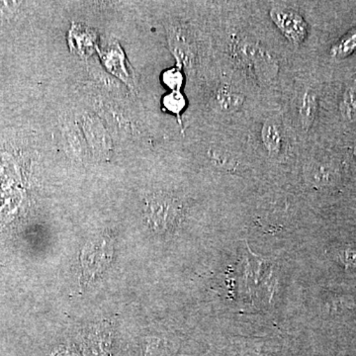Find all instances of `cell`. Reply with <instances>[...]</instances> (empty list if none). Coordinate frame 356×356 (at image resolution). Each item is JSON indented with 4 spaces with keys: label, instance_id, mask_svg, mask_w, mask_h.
Here are the masks:
<instances>
[{
    "label": "cell",
    "instance_id": "cell-8",
    "mask_svg": "<svg viewBox=\"0 0 356 356\" xmlns=\"http://www.w3.org/2000/svg\"><path fill=\"white\" fill-rule=\"evenodd\" d=\"M341 116L348 122L356 121V81L350 83L344 90L339 104Z\"/></svg>",
    "mask_w": 356,
    "mask_h": 356
},
{
    "label": "cell",
    "instance_id": "cell-4",
    "mask_svg": "<svg viewBox=\"0 0 356 356\" xmlns=\"http://www.w3.org/2000/svg\"><path fill=\"white\" fill-rule=\"evenodd\" d=\"M318 96L315 91L307 89L302 96L299 107V118L303 130H310L318 113Z\"/></svg>",
    "mask_w": 356,
    "mask_h": 356
},
{
    "label": "cell",
    "instance_id": "cell-11",
    "mask_svg": "<svg viewBox=\"0 0 356 356\" xmlns=\"http://www.w3.org/2000/svg\"><path fill=\"white\" fill-rule=\"evenodd\" d=\"M163 103L166 110L175 113L177 116H179L186 105L184 96L180 91H172L170 95H165Z\"/></svg>",
    "mask_w": 356,
    "mask_h": 356
},
{
    "label": "cell",
    "instance_id": "cell-7",
    "mask_svg": "<svg viewBox=\"0 0 356 356\" xmlns=\"http://www.w3.org/2000/svg\"><path fill=\"white\" fill-rule=\"evenodd\" d=\"M356 51V27L344 34L331 49L334 58H346Z\"/></svg>",
    "mask_w": 356,
    "mask_h": 356
},
{
    "label": "cell",
    "instance_id": "cell-3",
    "mask_svg": "<svg viewBox=\"0 0 356 356\" xmlns=\"http://www.w3.org/2000/svg\"><path fill=\"white\" fill-rule=\"evenodd\" d=\"M236 57L240 58L243 65H247L250 69L254 70L255 74H264V79H270L268 74H276L277 65L274 62L270 55L262 50L259 47L252 44H241L236 47Z\"/></svg>",
    "mask_w": 356,
    "mask_h": 356
},
{
    "label": "cell",
    "instance_id": "cell-1",
    "mask_svg": "<svg viewBox=\"0 0 356 356\" xmlns=\"http://www.w3.org/2000/svg\"><path fill=\"white\" fill-rule=\"evenodd\" d=\"M147 215L156 231L173 229L181 218V205L177 199L168 195L154 196L147 202Z\"/></svg>",
    "mask_w": 356,
    "mask_h": 356
},
{
    "label": "cell",
    "instance_id": "cell-12",
    "mask_svg": "<svg viewBox=\"0 0 356 356\" xmlns=\"http://www.w3.org/2000/svg\"><path fill=\"white\" fill-rule=\"evenodd\" d=\"M163 81L165 86L172 91H180V88L184 84V76L179 70H168L163 74Z\"/></svg>",
    "mask_w": 356,
    "mask_h": 356
},
{
    "label": "cell",
    "instance_id": "cell-9",
    "mask_svg": "<svg viewBox=\"0 0 356 356\" xmlns=\"http://www.w3.org/2000/svg\"><path fill=\"white\" fill-rule=\"evenodd\" d=\"M170 44L172 46V51L175 55L178 58H180L181 62H184L185 65L191 64L192 54L191 48L186 44L185 40L182 38V36H179L177 33L173 32L172 34H170Z\"/></svg>",
    "mask_w": 356,
    "mask_h": 356
},
{
    "label": "cell",
    "instance_id": "cell-10",
    "mask_svg": "<svg viewBox=\"0 0 356 356\" xmlns=\"http://www.w3.org/2000/svg\"><path fill=\"white\" fill-rule=\"evenodd\" d=\"M123 58V55H122L120 51L117 50L116 48L110 49L106 56V65H108L112 72L125 79V81H128L129 74L124 67Z\"/></svg>",
    "mask_w": 356,
    "mask_h": 356
},
{
    "label": "cell",
    "instance_id": "cell-5",
    "mask_svg": "<svg viewBox=\"0 0 356 356\" xmlns=\"http://www.w3.org/2000/svg\"><path fill=\"white\" fill-rule=\"evenodd\" d=\"M216 102L221 111L226 113L235 112L245 102V96L231 88H222L218 91Z\"/></svg>",
    "mask_w": 356,
    "mask_h": 356
},
{
    "label": "cell",
    "instance_id": "cell-6",
    "mask_svg": "<svg viewBox=\"0 0 356 356\" xmlns=\"http://www.w3.org/2000/svg\"><path fill=\"white\" fill-rule=\"evenodd\" d=\"M261 140L266 151L270 154L280 153L282 146V135L277 124L273 121H266L261 130Z\"/></svg>",
    "mask_w": 356,
    "mask_h": 356
},
{
    "label": "cell",
    "instance_id": "cell-2",
    "mask_svg": "<svg viewBox=\"0 0 356 356\" xmlns=\"http://www.w3.org/2000/svg\"><path fill=\"white\" fill-rule=\"evenodd\" d=\"M270 17L283 36L295 46H299L308 36V25L297 11L286 7H273Z\"/></svg>",
    "mask_w": 356,
    "mask_h": 356
}]
</instances>
